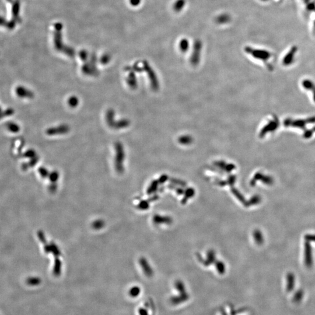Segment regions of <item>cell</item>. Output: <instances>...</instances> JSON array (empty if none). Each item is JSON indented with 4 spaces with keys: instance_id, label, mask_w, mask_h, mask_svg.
<instances>
[{
    "instance_id": "obj_1",
    "label": "cell",
    "mask_w": 315,
    "mask_h": 315,
    "mask_svg": "<svg viewBox=\"0 0 315 315\" xmlns=\"http://www.w3.org/2000/svg\"><path fill=\"white\" fill-rule=\"evenodd\" d=\"M202 49V43L200 40H196L193 45V53L191 57V62L196 64L199 62Z\"/></svg>"
},
{
    "instance_id": "obj_2",
    "label": "cell",
    "mask_w": 315,
    "mask_h": 315,
    "mask_svg": "<svg viewBox=\"0 0 315 315\" xmlns=\"http://www.w3.org/2000/svg\"><path fill=\"white\" fill-rule=\"evenodd\" d=\"M231 16L228 14H222L218 16L215 18V22L218 24H225L231 21Z\"/></svg>"
},
{
    "instance_id": "obj_3",
    "label": "cell",
    "mask_w": 315,
    "mask_h": 315,
    "mask_svg": "<svg viewBox=\"0 0 315 315\" xmlns=\"http://www.w3.org/2000/svg\"><path fill=\"white\" fill-rule=\"evenodd\" d=\"M185 4H186V0H177L174 3L173 6V8L175 12H180L183 10L184 7L185 6Z\"/></svg>"
},
{
    "instance_id": "obj_4",
    "label": "cell",
    "mask_w": 315,
    "mask_h": 315,
    "mask_svg": "<svg viewBox=\"0 0 315 315\" xmlns=\"http://www.w3.org/2000/svg\"><path fill=\"white\" fill-rule=\"evenodd\" d=\"M179 47L183 53L186 52L189 47V40L187 39H183L181 40L179 43Z\"/></svg>"
},
{
    "instance_id": "obj_5",
    "label": "cell",
    "mask_w": 315,
    "mask_h": 315,
    "mask_svg": "<svg viewBox=\"0 0 315 315\" xmlns=\"http://www.w3.org/2000/svg\"><path fill=\"white\" fill-rule=\"evenodd\" d=\"M40 282V279L38 277H30L26 281L27 284L30 286H38Z\"/></svg>"
},
{
    "instance_id": "obj_6",
    "label": "cell",
    "mask_w": 315,
    "mask_h": 315,
    "mask_svg": "<svg viewBox=\"0 0 315 315\" xmlns=\"http://www.w3.org/2000/svg\"><path fill=\"white\" fill-rule=\"evenodd\" d=\"M140 292V289L138 287L134 286L132 288H131V290L129 291V294L132 297H136V296L139 295Z\"/></svg>"
},
{
    "instance_id": "obj_7",
    "label": "cell",
    "mask_w": 315,
    "mask_h": 315,
    "mask_svg": "<svg viewBox=\"0 0 315 315\" xmlns=\"http://www.w3.org/2000/svg\"><path fill=\"white\" fill-rule=\"evenodd\" d=\"M302 295L303 294L302 293H299V294H298L297 295H295V297H294V300L295 302H299L301 301V300L302 299Z\"/></svg>"
},
{
    "instance_id": "obj_8",
    "label": "cell",
    "mask_w": 315,
    "mask_h": 315,
    "mask_svg": "<svg viewBox=\"0 0 315 315\" xmlns=\"http://www.w3.org/2000/svg\"><path fill=\"white\" fill-rule=\"evenodd\" d=\"M139 314L140 315H148V313H147V311L145 309H141L139 310Z\"/></svg>"
},
{
    "instance_id": "obj_9",
    "label": "cell",
    "mask_w": 315,
    "mask_h": 315,
    "mask_svg": "<svg viewBox=\"0 0 315 315\" xmlns=\"http://www.w3.org/2000/svg\"><path fill=\"white\" fill-rule=\"evenodd\" d=\"M262 1H267V0H262Z\"/></svg>"
}]
</instances>
